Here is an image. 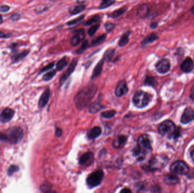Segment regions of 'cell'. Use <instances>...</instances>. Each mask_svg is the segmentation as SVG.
I'll return each mask as SVG.
<instances>
[{"label":"cell","mask_w":194,"mask_h":193,"mask_svg":"<svg viewBox=\"0 0 194 193\" xmlns=\"http://www.w3.org/2000/svg\"><path fill=\"white\" fill-rule=\"evenodd\" d=\"M99 26H100L99 24H94V25H93L88 30L89 35L90 36H93L95 33V32H96L97 30H98Z\"/></svg>","instance_id":"38"},{"label":"cell","mask_w":194,"mask_h":193,"mask_svg":"<svg viewBox=\"0 0 194 193\" xmlns=\"http://www.w3.org/2000/svg\"><path fill=\"white\" fill-rule=\"evenodd\" d=\"M94 160V153L92 152L85 153L79 159L80 165L83 166H90Z\"/></svg>","instance_id":"15"},{"label":"cell","mask_w":194,"mask_h":193,"mask_svg":"<svg viewBox=\"0 0 194 193\" xmlns=\"http://www.w3.org/2000/svg\"><path fill=\"white\" fill-rule=\"evenodd\" d=\"M165 181L167 184L174 185L179 181V179L174 175H167L165 176Z\"/></svg>","instance_id":"26"},{"label":"cell","mask_w":194,"mask_h":193,"mask_svg":"<svg viewBox=\"0 0 194 193\" xmlns=\"http://www.w3.org/2000/svg\"><path fill=\"white\" fill-rule=\"evenodd\" d=\"M68 59L66 56L63 57L61 59H60L57 63L56 65V70L61 71L65 67L68 65Z\"/></svg>","instance_id":"25"},{"label":"cell","mask_w":194,"mask_h":193,"mask_svg":"<svg viewBox=\"0 0 194 193\" xmlns=\"http://www.w3.org/2000/svg\"><path fill=\"white\" fill-rule=\"evenodd\" d=\"M150 95L143 91L135 92L133 97V103L134 106L139 108H143L148 105L150 100Z\"/></svg>","instance_id":"5"},{"label":"cell","mask_w":194,"mask_h":193,"mask_svg":"<svg viewBox=\"0 0 194 193\" xmlns=\"http://www.w3.org/2000/svg\"><path fill=\"white\" fill-rule=\"evenodd\" d=\"M103 108L104 106H103L98 101H95L89 106V112L94 114L101 110Z\"/></svg>","instance_id":"24"},{"label":"cell","mask_w":194,"mask_h":193,"mask_svg":"<svg viewBox=\"0 0 194 193\" xmlns=\"http://www.w3.org/2000/svg\"><path fill=\"white\" fill-rule=\"evenodd\" d=\"M40 190L43 193H52L51 184L44 183L40 186Z\"/></svg>","instance_id":"37"},{"label":"cell","mask_w":194,"mask_h":193,"mask_svg":"<svg viewBox=\"0 0 194 193\" xmlns=\"http://www.w3.org/2000/svg\"><path fill=\"white\" fill-rule=\"evenodd\" d=\"M130 33H131L130 31H127L125 32L124 33H123V35L121 36L119 41L118 42L119 46H125L127 44H128V43L129 42V36Z\"/></svg>","instance_id":"27"},{"label":"cell","mask_w":194,"mask_h":193,"mask_svg":"<svg viewBox=\"0 0 194 193\" xmlns=\"http://www.w3.org/2000/svg\"><path fill=\"white\" fill-rule=\"evenodd\" d=\"M53 66H54V62L50 63V64L47 65L46 66L44 67V68L40 70V73H39V74H42V73H43V72H44V71H46L50 70V69H52V68L53 67Z\"/></svg>","instance_id":"43"},{"label":"cell","mask_w":194,"mask_h":193,"mask_svg":"<svg viewBox=\"0 0 194 193\" xmlns=\"http://www.w3.org/2000/svg\"><path fill=\"white\" fill-rule=\"evenodd\" d=\"M62 135V130L60 128H57L56 130V135L57 137H60Z\"/></svg>","instance_id":"48"},{"label":"cell","mask_w":194,"mask_h":193,"mask_svg":"<svg viewBox=\"0 0 194 193\" xmlns=\"http://www.w3.org/2000/svg\"><path fill=\"white\" fill-rule=\"evenodd\" d=\"M97 91L95 85H90L79 91L74 97L75 106L77 109L82 110L88 106L95 96Z\"/></svg>","instance_id":"1"},{"label":"cell","mask_w":194,"mask_h":193,"mask_svg":"<svg viewBox=\"0 0 194 193\" xmlns=\"http://www.w3.org/2000/svg\"><path fill=\"white\" fill-rule=\"evenodd\" d=\"M191 157L192 159L194 161V147L193 148V149L192 150L191 152Z\"/></svg>","instance_id":"52"},{"label":"cell","mask_w":194,"mask_h":193,"mask_svg":"<svg viewBox=\"0 0 194 193\" xmlns=\"http://www.w3.org/2000/svg\"><path fill=\"white\" fill-rule=\"evenodd\" d=\"M152 147L150 139L147 134L141 135L139 138L137 144L134 149V155L138 157L139 160H142L145 158L147 152L150 151Z\"/></svg>","instance_id":"2"},{"label":"cell","mask_w":194,"mask_h":193,"mask_svg":"<svg viewBox=\"0 0 194 193\" xmlns=\"http://www.w3.org/2000/svg\"><path fill=\"white\" fill-rule=\"evenodd\" d=\"M116 115V110H110L103 112L101 113V116L105 119H111Z\"/></svg>","instance_id":"34"},{"label":"cell","mask_w":194,"mask_h":193,"mask_svg":"<svg viewBox=\"0 0 194 193\" xmlns=\"http://www.w3.org/2000/svg\"><path fill=\"white\" fill-rule=\"evenodd\" d=\"M158 39H159V37L156 33H150L142 41V42H141V46H145L148 45V44L152 43L153 42L157 40Z\"/></svg>","instance_id":"22"},{"label":"cell","mask_w":194,"mask_h":193,"mask_svg":"<svg viewBox=\"0 0 194 193\" xmlns=\"http://www.w3.org/2000/svg\"><path fill=\"white\" fill-rule=\"evenodd\" d=\"M77 62H78V60L76 59H74L72 61L68 68L61 75V76L60 77V85H61L63 83H64L65 81L68 78V77L72 74V73L74 71V70L77 66Z\"/></svg>","instance_id":"9"},{"label":"cell","mask_w":194,"mask_h":193,"mask_svg":"<svg viewBox=\"0 0 194 193\" xmlns=\"http://www.w3.org/2000/svg\"><path fill=\"white\" fill-rule=\"evenodd\" d=\"M171 68V64L168 59H162L158 61L156 65L157 71L160 74L167 73Z\"/></svg>","instance_id":"10"},{"label":"cell","mask_w":194,"mask_h":193,"mask_svg":"<svg viewBox=\"0 0 194 193\" xmlns=\"http://www.w3.org/2000/svg\"><path fill=\"white\" fill-rule=\"evenodd\" d=\"M11 36V33H5L4 32L0 31V38H9Z\"/></svg>","instance_id":"46"},{"label":"cell","mask_w":194,"mask_h":193,"mask_svg":"<svg viewBox=\"0 0 194 193\" xmlns=\"http://www.w3.org/2000/svg\"><path fill=\"white\" fill-rule=\"evenodd\" d=\"M129 89L127 86L126 81L124 79H123L119 81V82L118 84L116 87L115 93L116 96L121 97L126 95Z\"/></svg>","instance_id":"12"},{"label":"cell","mask_w":194,"mask_h":193,"mask_svg":"<svg viewBox=\"0 0 194 193\" xmlns=\"http://www.w3.org/2000/svg\"><path fill=\"white\" fill-rule=\"evenodd\" d=\"M170 170L172 173L176 175H186L189 170V166L184 161L178 160L174 162L171 166Z\"/></svg>","instance_id":"8"},{"label":"cell","mask_w":194,"mask_h":193,"mask_svg":"<svg viewBox=\"0 0 194 193\" xmlns=\"http://www.w3.org/2000/svg\"><path fill=\"white\" fill-rule=\"evenodd\" d=\"M150 11L149 6L148 4L141 5L137 10V15L140 18H145L148 15Z\"/></svg>","instance_id":"20"},{"label":"cell","mask_w":194,"mask_h":193,"mask_svg":"<svg viewBox=\"0 0 194 193\" xmlns=\"http://www.w3.org/2000/svg\"><path fill=\"white\" fill-rule=\"evenodd\" d=\"M84 17H85L84 15H81V16H79L78 18L68 22H67V25L68 26H72V25H74V24H76L77 23H79V22H81V21H82L83 20Z\"/></svg>","instance_id":"40"},{"label":"cell","mask_w":194,"mask_h":193,"mask_svg":"<svg viewBox=\"0 0 194 193\" xmlns=\"http://www.w3.org/2000/svg\"><path fill=\"white\" fill-rule=\"evenodd\" d=\"M76 32V33L72 37L70 40V44L72 46H77L81 42L83 41L85 36V32L83 29L79 30Z\"/></svg>","instance_id":"14"},{"label":"cell","mask_w":194,"mask_h":193,"mask_svg":"<svg viewBox=\"0 0 194 193\" xmlns=\"http://www.w3.org/2000/svg\"><path fill=\"white\" fill-rule=\"evenodd\" d=\"M23 135V130L22 128L18 126H14L8 131V141L10 143L15 144L21 141Z\"/></svg>","instance_id":"6"},{"label":"cell","mask_w":194,"mask_h":193,"mask_svg":"<svg viewBox=\"0 0 194 193\" xmlns=\"http://www.w3.org/2000/svg\"><path fill=\"white\" fill-rule=\"evenodd\" d=\"M157 26H158V23L157 22H152L150 24V27L152 28H157Z\"/></svg>","instance_id":"51"},{"label":"cell","mask_w":194,"mask_h":193,"mask_svg":"<svg viewBox=\"0 0 194 193\" xmlns=\"http://www.w3.org/2000/svg\"><path fill=\"white\" fill-rule=\"evenodd\" d=\"M194 64L193 60L190 57H187L185 59L180 66V68L182 71L185 73H189L192 71L194 69Z\"/></svg>","instance_id":"16"},{"label":"cell","mask_w":194,"mask_h":193,"mask_svg":"<svg viewBox=\"0 0 194 193\" xmlns=\"http://www.w3.org/2000/svg\"><path fill=\"white\" fill-rule=\"evenodd\" d=\"M115 49H109L105 52L104 55V59L107 62L110 61L112 57H114L115 53Z\"/></svg>","instance_id":"32"},{"label":"cell","mask_w":194,"mask_h":193,"mask_svg":"<svg viewBox=\"0 0 194 193\" xmlns=\"http://www.w3.org/2000/svg\"><path fill=\"white\" fill-rule=\"evenodd\" d=\"M190 98L194 100V86L191 88V94H190Z\"/></svg>","instance_id":"50"},{"label":"cell","mask_w":194,"mask_h":193,"mask_svg":"<svg viewBox=\"0 0 194 193\" xmlns=\"http://www.w3.org/2000/svg\"><path fill=\"white\" fill-rule=\"evenodd\" d=\"M84 2H85V1H77V3H78V4H81V3L83 4Z\"/></svg>","instance_id":"55"},{"label":"cell","mask_w":194,"mask_h":193,"mask_svg":"<svg viewBox=\"0 0 194 193\" xmlns=\"http://www.w3.org/2000/svg\"><path fill=\"white\" fill-rule=\"evenodd\" d=\"M194 193V192H193V193Z\"/></svg>","instance_id":"56"},{"label":"cell","mask_w":194,"mask_h":193,"mask_svg":"<svg viewBox=\"0 0 194 193\" xmlns=\"http://www.w3.org/2000/svg\"><path fill=\"white\" fill-rule=\"evenodd\" d=\"M115 2V1H111V0H105L103 1L101 4L99 5V8L100 9H104L107 8L112 5H113Z\"/></svg>","instance_id":"35"},{"label":"cell","mask_w":194,"mask_h":193,"mask_svg":"<svg viewBox=\"0 0 194 193\" xmlns=\"http://www.w3.org/2000/svg\"><path fill=\"white\" fill-rule=\"evenodd\" d=\"M101 20V17H99V15H95L92 17V18L89 19L88 21H87L85 24L86 26H90L91 24H92L93 23H98Z\"/></svg>","instance_id":"36"},{"label":"cell","mask_w":194,"mask_h":193,"mask_svg":"<svg viewBox=\"0 0 194 193\" xmlns=\"http://www.w3.org/2000/svg\"><path fill=\"white\" fill-rule=\"evenodd\" d=\"M106 38V34H102V35H100L99 36L94 39L92 41L91 44L92 46H96L102 43L105 41V40Z\"/></svg>","instance_id":"29"},{"label":"cell","mask_w":194,"mask_h":193,"mask_svg":"<svg viewBox=\"0 0 194 193\" xmlns=\"http://www.w3.org/2000/svg\"><path fill=\"white\" fill-rule=\"evenodd\" d=\"M86 7L83 5H78L73 6L69 9V13L71 15H76L79 14V13L82 12L85 9Z\"/></svg>","instance_id":"28"},{"label":"cell","mask_w":194,"mask_h":193,"mask_svg":"<svg viewBox=\"0 0 194 193\" xmlns=\"http://www.w3.org/2000/svg\"><path fill=\"white\" fill-rule=\"evenodd\" d=\"M120 193H132L131 190L129 188H125L121 190Z\"/></svg>","instance_id":"49"},{"label":"cell","mask_w":194,"mask_h":193,"mask_svg":"<svg viewBox=\"0 0 194 193\" xmlns=\"http://www.w3.org/2000/svg\"><path fill=\"white\" fill-rule=\"evenodd\" d=\"M103 65H104V60H100L99 62L97 64L95 67L94 68L92 72V79L95 78L100 75V74L102 73Z\"/></svg>","instance_id":"21"},{"label":"cell","mask_w":194,"mask_h":193,"mask_svg":"<svg viewBox=\"0 0 194 193\" xmlns=\"http://www.w3.org/2000/svg\"><path fill=\"white\" fill-rule=\"evenodd\" d=\"M194 119V110L191 107L185 109L181 117L180 122L183 124H187Z\"/></svg>","instance_id":"11"},{"label":"cell","mask_w":194,"mask_h":193,"mask_svg":"<svg viewBox=\"0 0 194 193\" xmlns=\"http://www.w3.org/2000/svg\"><path fill=\"white\" fill-rule=\"evenodd\" d=\"M126 7H122L119 9L116 10L111 13V17L112 18H117L119 17L123 14H124L127 10Z\"/></svg>","instance_id":"30"},{"label":"cell","mask_w":194,"mask_h":193,"mask_svg":"<svg viewBox=\"0 0 194 193\" xmlns=\"http://www.w3.org/2000/svg\"><path fill=\"white\" fill-rule=\"evenodd\" d=\"M127 141V137L125 135H119L115 138L112 143V146L115 148H122Z\"/></svg>","instance_id":"18"},{"label":"cell","mask_w":194,"mask_h":193,"mask_svg":"<svg viewBox=\"0 0 194 193\" xmlns=\"http://www.w3.org/2000/svg\"><path fill=\"white\" fill-rule=\"evenodd\" d=\"M10 9V8L9 6L3 5V6H0V11L2 13H6V12L9 11Z\"/></svg>","instance_id":"44"},{"label":"cell","mask_w":194,"mask_h":193,"mask_svg":"<svg viewBox=\"0 0 194 193\" xmlns=\"http://www.w3.org/2000/svg\"><path fill=\"white\" fill-rule=\"evenodd\" d=\"M19 169V167L18 166H15V165H12L10 166L9 168L8 169V174L9 176H11L14 173L17 172Z\"/></svg>","instance_id":"41"},{"label":"cell","mask_w":194,"mask_h":193,"mask_svg":"<svg viewBox=\"0 0 194 193\" xmlns=\"http://www.w3.org/2000/svg\"><path fill=\"white\" fill-rule=\"evenodd\" d=\"M158 130L159 133L162 135L169 134L171 135V137H174L175 138L177 137V135L179 134L178 130L176 128L175 124L170 120H166L162 122L159 125Z\"/></svg>","instance_id":"3"},{"label":"cell","mask_w":194,"mask_h":193,"mask_svg":"<svg viewBox=\"0 0 194 193\" xmlns=\"http://www.w3.org/2000/svg\"><path fill=\"white\" fill-rule=\"evenodd\" d=\"M20 18H21V15L19 14H17V13H16V14H13V15L10 17V19L11 21H17L19 20V19H20Z\"/></svg>","instance_id":"45"},{"label":"cell","mask_w":194,"mask_h":193,"mask_svg":"<svg viewBox=\"0 0 194 193\" xmlns=\"http://www.w3.org/2000/svg\"><path fill=\"white\" fill-rule=\"evenodd\" d=\"M102 133L101 128L99 126H95L88 132L87 135L89 139H94L98 137Z\"/></svg>","instance_id":"19"},{"label":"cell","mask_w":194,"mask_h":193,"mask_svg":"<svg viewBox=\"0 0 194 193\" xmlns=\"http://www.w3.org/2000/svg\"><path fill=\"white\" fill-rule=\"evenodd\" d=\"M191 11L192 13H193L194 14V6L191 9Z\"/></svg>","instance_id":"54"},{"label":"cell","mask_w":194,"mask_h":193,"mask_svg":"<svg viewBox=\"0 0 194 193\" xmlns=\"http://www.w3.org/2000/svg\"><path fill=\"white\" fill-rule=\"evenodd\" d=\"M30 53V51H23L19 53H18L15 55H14L13 57H12V60H13V63H16V62H18L20 61L23 60V59H24L27 55H28V53Z\"/></svg>","instance_id":"23"},{"label":"cell","mask_w":194,"mask_h":193,"mask_svg":"<svg viewBox=\"0 0 194 193\" xmlns=\"http://www.w3.org/2000/svg\"><path fill=\"white\" fill-rule=\"evenodd\" d=\"M105 30H106L107 32H111L114 29L115 24L114 23H107L106 24H105Z\"/></svg>","instance_id":"42"},{"label":"cell","mask_w":194,"mask_h":193,"mask_svg":"<svg viewBox=\"0 0 194 193\" xmlns=\"http://www.w3.org/2000/svg\"><path fill=\"white\" fill-rule=\"evenodd\" d=\"M0 140L3 141H8V136L7 134L3 133L2 132H0Z\"/></svg>","instance_id":"47"},{"label":"cell","mask_w":194,"mask_h":193,"mask_svg":"<svg viewBox=\"0 0 194 193\" xmlns=\"http://www.w3.org/2000/svg\"><path fill=\"white\" fill-rule=\"evenodd\" d=\"M14 115V110L9 108H6L0 115V121L4 124L9 122L13 119Z\"/></svg>","instance_id":"13"},{"label":"cell","mask_w":194,"mask_h":193,"mask_svg":"<svg viewBox=\"0 0 194 193\" xmlns=\"http://www.w3.org/2000/svg\"><path fill=\"white\" fill-rule=\"evenodd\" d=\"M88 47V42L87 40H84L82 46H80L77 51H76V53L78 55H81L83 53V52L86 49V48Z\"/></svg>","instance_id":"39"},{"label":"cell","mask_w":194,"mask_h":193,"mask_svg":"<svg viewBox=\"0 0 194 193\" xmlns=\"http://www.w3.org/2000/svg\"><path fill=\"white\" fill-rule=\"evenodd\" d=\"M168 162L167 157L162 155H157L153 157L149 160L148 164L145 166L144 169L146 170H156L161 169L166 166Z\"/></svg>","instance_id":"4"},{"label":"cell","mask_w":194,"mask_h":193,"mask_svg":"<svg viewBox=\"0 0 194 193\" xmlns=\"http://www.w3.org/2000/svg\"><path fill=\"white\" fill-rule=\"evenodd\" d=\"M50 95H51V91H50V88H47L44 92L42 93L39 100L38 106L40 108H42L46 106L49 101Z\"/></svg>","instance_id":"17"},{"label":"cell","mask_w":194,"mask_h":193,"mask_svg":"<svg viewBox=\"0 0 194 193\" xmlns=\"http://www.w3.org/2000/svg\"><path fill=\"white\" fill-rule=\"evenodd\" d=\"M103 177L104 173L103 170H95L88 176L86 179V183L90 188H95L101 183Z\"/></svg>","instance_id":"7"},{"label":"cell","mask_w":194,"mask_h":193,"mask_svg":"<svg viewBox=\"0 0 194 193\" xmlns=\"http://www.w3.org/2000/svg\"><path fill=\"white\" fill-rule=\"evenodd\" d=\"M144 84L148 86H156L157 85V80L153 77H146V78L144 81Z\"/></svg>","instance_id":"31"},{"label":"cell","mask_w":194,"mask_h":193,"mask_svg":"<svg viewBox=\"0 0 194 193\" xmlns=\"http://www.w3.org/2000/svg\"><path fill=\"white\" fill-rule=\"evenodd\" d=\"M56 74V70H52L51 71L45 74L43 77V80L44 81H49L53 78Z\"/></svg>","instance_id":"33"},{"label":"cell","mask_w":194,"mask_h":193,"mask_svg":"<svg viewBox=\"0 0 194 193\" xmlns=\"http://www.w3.org/2000/svg\"><path fill=\"white\" fill-rule=\"evenodd\" d=\"M3 23V19H2V17L1 16V15H0V24Z\"/></svg>","instance_id":"53"}]
</instances>
